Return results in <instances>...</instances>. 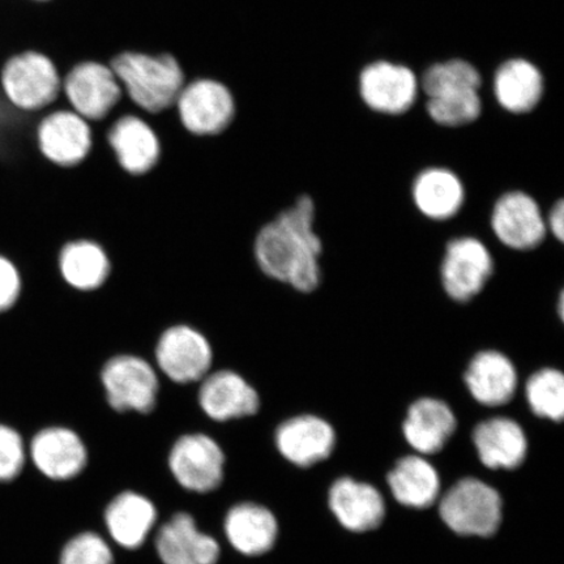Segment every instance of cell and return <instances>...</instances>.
Returning <instances> with one entry per match:
<instances>
[{
  "label": "cell",
  "instance_id": "1",
  "mask_svg": "<svg viewBox=\"0 0 564 564\" xmlns=\"http://www.w3.org/2000/svg\"><path fill=\"white\" fill-rule=\"evenodd\" d=\"M316 203L302 193L267 221L253 239V259L267 279L308 295L323 281V241L316 231Z\"/></svg>",
  "mask_w": 564,
  "mask_h": 564
},
{
  "label": "cell",
  "instance_id": "2",
  "mask_svg": "<svg viewBox=\"0 0 564 564\" xmlns=\"http://www.w3.org/2000/svg\"><path fill=\"white\" fill-rule=\"evenodd\" d=\"M123 96L141 116L174 109L187 83L180 63L169 54L126 52L109 63Z\"/></svg>",
  "mask_w": 564,
  "mask_h": 564
},
{
  "label": "cell",
  "instance_id": "3",
  "mask_svg": "<svg viewBox=\"0 0 564 564\" xmlns=\"http://www.w3.org/2000/svg\"><path fill=\"white\" fill-rule=\"evenodd\" d=\"M0 95L24 115H42L66 106L62 100V75L47 55L25 51L9 56L0 67Z\"/></svg>",
  "mask_w": 564,
  "mask_h": 564
},
{
  "label": "cell",
  "instance_id": "4",
  "mask_svg": "<svg viewBox=\"0 0 564 564\" xmlns=\"http://www.w3.org/2000/svg\"><path fill=\"white\" fill-rule=\"evenodd\" d=\"M441 519L462 538L489 539L503 520V499L491 485L475 477L458 479L440 498Z\"/></svg>",
  "mask_w": 564,
  "mask_h": 564
},
{
  "label": "cell",
  "instance_id": "5",
  "mask_svg": "<svg viewBox=\"0 0 564 564\" xmlns=\"http://www.w3.org/2000/svg\"><path fill=\"white\" fill-rule=\"evenodd\" d=\"M100 380L106 404L118 414L150 415L159 403L160 373L135 355H117L102 366Z\"/></svg>",
  "mask_w": 564,
  "mask_h": 564
},
{
  "label": "cell",
  "instance_id": "6",
  "mask_svg": "<svg viewBox=\"0 0 564 564\" xmlns=\"http://www.w3.org/2000/svg\"><path fill=\"white\" fill-rule=\"evenodd\" d=\"M214 366V350L206 335L188 324L167 327L154 347V368L174 384L200 383Z\"/></svg>",
  "mask_w": 564,
  "mask_h": 564
},
{
  "label": "cell",
  "instance_id": "7",
  "mask_svg": "<svg viewBox=\"0 0 564 564\" xmlns=\"http://www.w3.org/2000/svg\"><path fill=\"white\" fill-rule=\"evenodd\" d=\"M62 98L67 108L89 123L105 121L123 101V90L108 63H77L62 77Z\"/></svg>",
  "mask_w": 564,
  "mask_h": 564
},
{
  "label": "cell",
  "instance_id": "8",
  "mask_svg": "<svg viewBox=\"0 0 564 564\" xmlns=\"http://www.w3.org/2000/svg\"><path fill=\"white\" fill-rule=\"evenodd\" d=\"M496 271V260L481 239H449L441 263V284L449 300L467 303L484 292Z\"/></svg>",
  "mask_w": 564,
  "mask_h": 564
},
{
  "label": "cell",
  "instance_id": "9",
  "mask_svg": "<svg viewBox=\"0 0 564 564\" xmlns=\"http://www.w3.org/2000/svg\"><path fill=\"white\" fill-rule=\"evenodd\" d=\"M221 444L206 432H188L176 438L169 454L171 474L181 488L208 494L220 488L225 476Z\"/></svg>",
  "mask_w": 564,
  "mask_h": 564
},
{
  "label": "cell",
  "instance_id": "10",
  "mask_svg": "<svg viewBox=\"0 0 564 564\" xmlns=\"http://www.w3.org/2000/svg\"><path fill=\"white\" fill-rule=\"evenodd\" d=\"M174 110L188 133L199 138L220 135L236 115L235 98L223 83L206 79L189 80L181 90Z\"/></svg>",
  "mask_w": 564,
  "mask_h": 564
},
{
  "label": "cell",
  "instance_id": "11",
  "mask_svg": "<svg viewBox=\"0 0 564 564\" xmlns=\"http://www.w3.org/2000/svg\"><path fill=\"white\" fill-rule=\"evenodd\" d=\"M196 401L204 417L215 425L257 417L262 409L257 388L230 369L210 370L197 383Z\"/></svg>",
  "mask_w": 564,
  "mask_h": 564
},
{
  "label": "cell",
  "instance_id": "12",
  "mask_svg": "<svg viewBox=\"0 0 564 564\" xmlns=\"http://www.w3.org/2000/svg\"><path fill=\"white\" fill-rule=\"evenodd\" d=\"M35 143L47 162L70 169L87 159L94 145V131L86 119L59 106L41 116L35 127Z\"/></svg>",
  "mask_w": 564,
  "mask_h": 564
},
{
  "label": "cell",
  "instance_id": "13",
  "mask_svg": "<svg viewBox=\"0 0 564 564\" xmlns=\"http://www.w3.org/2000/svg\"><path fill=\"white\" fill-rule=\"evenodd\" d=\"M494 236L507 249L532 251L545 242V216L538 200L520 189L500 195L491 210Z\"/></svg>",
  "mask_w": 564,
  "mask_h": 564
},
{
  "label": "cell",
  "instance_id": "14",
  "mask_svg": "<svg viewBox=\"0 0 564 564\" xmlns=\"http://www.w3.org/2000/svg\"><path fill=\"white\" fill-rule=\"evenodd\" d=\"M273 441L286 462L310 468L333 455L337 438L334 426L321 415L299 413L279 423Z\"/></svg>",
  "mask_w": 564,
  "mask_h": 564
},
{
  "label": "cell",
  "instance_id": "15",
  "mask_svg": "<svg viewBox=\"0 0 564 564\" xmlns=\"http://www.w3.org/2000/svg\"><path fill=\"white\" fill-rule=\"evenodd\" d=\"M34 467L53 481L80 476L88 464V447L74 427L47 425L34 434L30 446Z\"/></svg>",
  "mask_w": 564,
  "mask_h": 564
},
{
  "label": "cell",
  "instance_id": "16",
  "mask_svg": "<svg viewBox=\"0 0 564 564\" xmlns=\"http://www.w3.org/2000/svg\"><path fill=\"white\" fill-rule=\"evenodd\" d=\"M106 130V141L119 167L133 176L145 175L158 165L161 144L156 131L139 112L117 117Z\"/></svg>",
  "mask_w": 564,
  "mask_h": 564
},
{
  "label": "cell",
  "instance_id": "17",
  "mask_svg": "<svg viewBox=\"0 0 564 564\" xmlns=\"http://www.w3.org/2000/svg\"><path fill=\"white\" fill-rule=\"evenodd\" d=\"M419 79L411 68L376 62L359 76V94L370 109L383 115H404L419 95Z\"/></svg>",
  "mask_w": 564,
  "mask_h": 564
},
{
  "label": "cell",
  "instance_id": "18",
  "mask_svg": "<svg viewBox=\"0 0 564 564\" xmlns=\"http://www.w3.org/2000/svg\"><path fill=\"white\" fill-rule=\"evenodd\" d=\"M330 512L351 533L376 531L384 523L387 506L376 486L351 477L337 478L328 490Z\"/></svg>",
  "mask_w": 564,
  "mask_h": 564
},
{
  "label": "cell",
  "instance_id": "19",
  "mask_svg": "<svg viewBox=\"0 0 564 564\" xmlns=\"http://www.w3.org/2000/svg\"><path fill=\"white\" fill-rule=\"evenodd\" d=\"M464 383L479 405L499 408L511 403L517 394L519 372L506 352L484 349L470 358Z\"/></svg>",
  "mask_w": 564,
  "mask_h": 564
},
{
  "label": "cell",
  "instance_id": "20",
  "mask_svg": "<svg viewBox=\"0 0 564 564\" xmlns=\"http://www.w3.org/2000/svg\"><path fill=\"white\" fill-rule=\"evenodd\" d=\"M154 547L162 564H217L221 556L218 541L188 512L174 513L159 528Z\"/></svg>",
  "mask_w": 564,
  "mask_h": 564
},
{
  "label": "cell",
  "instance_id": "21",
  "mask_svg": "<svg viewBox=\"0 0 564 564\" xmlns=\"http://www.w3.org/2000/svg\"><path fill=\"white\" fill-rule=\"evenodd\" d=\"M457 429L456 414L446 401L420 398L408 408L403 435L415 453L430 456L441 453Z\"/></svg>",
  "mask_w": 564,
  "mask_h": 564
},
{
  "label": "cell",
  "instance_id": "22",
  "mask_svg": "<svg viewBox=\"0 0 564 564\" xmlns=\"http://www.w3.org/2000/svg\"><path fill=\"white\" fill-rule=\"evenodd\" d=\"M471 441L486 468L513 470L525 462L527 434L513 419L498 415L479 422L471 433Z\"/></svg>",
  "mask_w": 564,
  "mask_h": 564
},
{
  "label": "cell",
  "instance_id": "23",
  "mask_svg": "<svg viewBox=\"0 0 564 564\" xmlns=\"http://www.w3.org/2000/svg\"><path fill=\"white\" fill-rule=\"evenodd\" d=\"M224 533L229 544L245 556L270 553L279 539V521L265 506L242 502L225 514Z\"/></svg>",
  "mask_w": 564,
  "mask_h": 564
},
{
  "label": "cell",
  "instance_id": "24",
  "mask_svg": "<svg viewBox=\"0 0 564 564\" xmlns=\"http://www.w3.org/2000/svg\"><path fill=\"white\" fill-rule=\"evenodd\" d=\"M104 519L110 539L118 546L137 550L144 545L156 527L159 512L150 498L127 490L110 500Z\"/></svg>",
  "mask_w": 564,
  "mask_h": 564
},
{
  "label": "cell",
  "instance_id": "25",
  "mask_svg": "<svg viewBox=\"0 0 564 564\" xmlns=\"http://www.w3.org/2000/svg\"><path fill=\"white\" fill-rule=\"evenodd\" d=\"M412 200L423 217L432 221L453 220L467 200L464 183L447 167H427L415 176Z\"/></svg>",
  "mask_w": 564,
  "mask_h": 564
},
{
  "label": "cell",
  "instance_id": "26",
  "mask_svg": "<svg viewBox=\"0 0 564 564\" xmlns=\"http://www.w3.org/2000/svg\"><path fill=\"white\" fill-rule=\"evenodd\" d=\"M387 484L394 500L408 509H430L442 496L438 470L419 454L401 457L388 474Z\"/></svg>",
  "mask_w": 564,
  "mask_h": 564
},
{
  "label": "cell",
  "instance_id": "27",
  "mask_svg": "<svg viewBox=\"0 0 564 564\" xmlns=\"http://www.w3.org/2000/svg\"><path fill=\"white\" fill-rule=\"evenodd\" d=\"M110 260L100 243L75 239L63 245L58 270L63 281L74 291L90 293L100 289L110 274Z\"/></svg>",
  "mask_w": 564,
  "mask_h": 564
},
{
  "label": "cell",
  "instance_id": "28",
  "mask_svg": "<svg viewBox=\"0 0 564 564\" xmlns=\"http://www.w3.org/2000/svg\"><path fill=\"white\" fill-rule=\"evenodd\" d=\"M494 95L507 111L524 115L540 104L544 95V76L529 61H507L494 76Z\"/></svg>",
  "mask_w": 564,
  "mask_h": 564
},
{
  "label": "cell",
  "instance_id": "29",
  "mask_svg": "<svg viewBox=\"0 0 564 564\" xmlns=\"http://www.w3.org/2000/svg\"><path fill=\"white\" fill-rule=\"evenodd\" d=\"M525 400L535 417L561 422L564 417V376L554 368H542L527 379Z\"/></svg>",
  "mask_w": 564,
  "mask_h": 564
},
{
  "label": "cell",
  "instance_id": "30",
  "mask_svg": "<svg viewBox=\"0 0 564 564\" xmlns=\"http://www.w3.org/2000/svg\"><path fill=\"white\" fill-rule=\"evenodd\" d=\"M481 86V74L471 63L463 59L443 62L429 67L421 80V87L427 97L453 91L479 90Z\"/></svg>",
  "mask_w": 564,
  "mask_h": 564
},
{
  "label": "cell",
  "instance_id": "31",
  "mask_svg": "<svg viewBox=\"0 0 564 564\" xmlns=\"http://www.w3.org/2000/svg\"><path fill=\"white\" fill-rule=\"evenodd\" d=\"M427 112L435 123L460 127L475 122L482 111L478 90L453 91L429 97Z\"/></svg>",
  "mask_w": 564,
  "mask_h": 564
},
{
  "label": "cell",
  "instance_id": "32",
  "mask_svg": "<svg viewBox=\"0 0 564 564\" xmlns=\"http://www.w3.org/2000/svg\"><path fill=\"white\" fill-rule=\"evenodd\" d=\"M59 564H115V554L102 535L82 532L63 546Z\"/></svg>",
  "mask_w": 564,
  "mask_h": 564
},
{
  "label": "cell",
  "instance_id": "33",
  "mask_svg": "<svg viewBox=\"0 0 564 564\" xmlns=\"http://www.w3.org/2000/svg\"><path fill=\"white\" fill-rule=\"evenodd\" d=\"M26 448L15 427L0 423V482L12 481L24 469Z\"/></svg>",
  "mask_w": 564,
  "mask_h": 564
},
{
  "label": "cell",
  "instance_id": "34",
  "mask_svg": "<svg viewBox=\"0 0 564 564\" xmlns=\"http://www.w3.org/2000/svg\"><path fill=\"white\" fill-rule=\"evenodd\" d=\"M23 291V280L15 263L0 253V314L17 305Z\"/></svg>",
  "mask_w": 564,
  "mask_h": 564
},
{
  "label": "cell",
  "instance_id": "35",
  "mask_svg": "<svg viewBox=\"0 0 564 564\" xmlns=\"http://www.w3.org/2000/svg\"><path fill=\"white\" fill-rule=\"evenodd\" d=\"M547 235H552L556 241H564V202L560 199L550 208L545 216Z\"/></svg>",
  "mask_w": 564,
  "mask_h": 564
},
{
  "label": "cell",
  "instance_id": "36",
  "mask_svg": "<svg viewBox=\"0 0 564 564\" xmlns=\"http://www.w3.org/2000/svg\"><path fill=\"white\" fill-rule=\"evenodd\" d=\"M556 313H558L560 319L563 321L564 316V294L561 292L560 299H558V310H556Z\"/></svg>",
  "mask_w": 564,
  "mask_h": 564
},
{
  "label": "cell",
  "instance_id": "37",
  "mask_svg": "<svg viewBox=\"0 0 564 564\" xmlns=\"http://www.w3.org/2000/svg\"><path fill=\"white\" fill-rule=\"evenodd\" d=\"M32 2H35V3H46V2H48V0H32Z\"/></svg>",
  "mask_w": 564,
  "mask_h": 564
}]
</instances>
